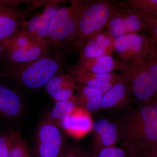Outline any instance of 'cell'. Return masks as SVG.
Masks as SVG:
<instances>
[{
	"label": "cell",
	"mask_w": 157,
	"mask_h": 157,
	"mask_svg": "<svg viewBox=\"0 0 157 157\" xmlns=\"http://www.w3.org/2000/svg\"><path fill=\"white\" fill-rule=\"evenodd\" d=\"M149 104H151L152 106H153V107L154 108L156 112L157 113V98H156L153 101H152L151 102L149 103Z\"/></svg>",
	"instance_id": "obj_32"
},
{
	"label": "cell",
	"mask_w": 157,
	"mask_h": 157,
	"mask_svg": "<svg viewBox=\"0 0 157 157\" xmlns=\"http://www.w3.org/2000/svg\"><path fill=\"white\" fill-rule=\"evenodd\" d=\"M59 1H49L46 2L44 5L40 25L36 33L37 37L44 41L47 38L52 21L59 6Z\"/></svg>",
	"instance_id": "obj_19"
},
{
	"label": "cell",
	"mask_w": 157,
	"mask_h": 157,
	"mask_svg": "<svg viewBox=\"0 0 157 157\" xmlns=\"http://www.w3.org/2000/svg\"><path fill=\"white\" fill-rule=\"evenodd\" d=\"M46 93L55 102L72 98L77 87L75 78L70 73H61L54 76L45 86Z\"/></svg>",
	"instance_id": "obj_15"
},
{
	"label": "cell",
	"mask_w": 157,
	"mask_h": 157,
	"mask_svg": "<svg viewBox=\"0 0 157 157\" xmlns=\"http://www.w3.org/2000/svg\"><path fill=\"white\" fill-rule=\"evenodd\" d=\"M76 92L75 96L79 107L90 113L100 110L104 93L83 85H77Z\"/></svg>",
	"instance_id": "obj_17"
},
{
	"label": "cell",
	"mask_w": 157,
	"mask_h": 157,
	"mask_svg": "<svg viewBox=\"0 0 157 157\" xmlns=\"http://www.w3.org/2000/svg\"><path fill=\"white\" fill-rule=\"evenodd\" d=\"M23 104L14 90L0 83V118L6 121L17 119L22 114Z\"/></svg>",
	"instance_id": "obj_14"
},
{
	"label": "cell",
	"mask_w": 157,
	"mask_h": 157,
	"mask_svg": "<svg viewBox=\"0 0 157 157\" xmlns=\"http://www.w3.org/2000/svg\"><path fill=\"white\" fill-rule=\"evenodd\" d=\"M151 45L150 37L140 33L124 35L114 40V51L119 60L124 63L146 56L150 52Z\"/></svg>",
	"instance_id": "obj_9"
},
{
	"label": "cell",
	"mask_w": 157,
	"mask_h": 157,
	"mask_svg": "<svg viewBox=\"0 0 157 157\" xmlns=\"http://www.w3.org/2000/svg\"><path fill=\"white\" fill-rule=\"evenodd\" d=\"M146 24L147 30L150 34L152 43L157 53V17L138 15Z\"/></svg>",
	"instance_id": "obj_27"
},
{
	"label": "cell",
	"mask_w": 157,
	"mask_h": 157,
	"mask_svg": "<svg viewBox=\"0 0 157 157\" xmlns=\"http://www.w3.org/2000/svg\"><path fill=\"white\" fill-rule=\"evenodd\" d=\"M126 64L114 59L112 56L105 55L78 61L74 67L70 70L78 72L109 73L113 72L114 70L122 71Z\"/></svg>",
	"instance_id": "obj_13"
},
{
	"label": "cell",
	"mask_w": 157,
	"mask_h": 157,
	"mask_svg": "<svg viewBox=\"0 0 157 157\" xmlns=\"http://www.w3.org/2000/svg\"><path fill=\"white\" fill-rule=\"evenodd\" d=\"M139 155L141 157H157V147L146 151Z\"/></svg>",
	"instance_id": "obj_30"
},
{
	"label": "cell",
	"mask_w": 157,
	"mask_h": 157,
	"mask_svg": "<svg viewBox=\"0 0 157 157\" xmlns=\"http://www.w3.org/2000/svg\"><path fill=\"white\" fill-rule=\"evenodd\" d=\"M78 106L76 97L74 95L67 100L55 102L54 105L45 117L61 130L63 117Z\"/></svg>",
	"instance_id": "obj_18"
},
{
	"label": "cell",
	"mask_w": 157,
	"mask_h": 157,
	"mask_svg": "<svg viewBox=\"0 0 157 157\" xmlns=\"http://www.w3.org/2000/svg\"><path fill=\"white\" fill-rule=\"evenodd\" d=\"M6 51V67L23 64L42 56L48 47L44 40L30 35L22 29L15 36L4 42Z\"/></svg>",
	"instance_id": "obj_6"
},
{
	"label": "cell",
	"mask_w": 157,
	"mask_h": 157,
	"mask_svg": "<svg viewBox=\"0 0 157 157\" xmlns=\"http://www.w3.org/2000/svg\"><path fill=\"white\" fill-rule=\"evenodd\" d=\"M125 3L137 15L157 17V0H128Z\"/></svg>",
	"instance_id": "obj_21"
},
{
	"label": "cell",
	"mask_w": 157,
	"mask_h": 157,
	"mask_svg": "<svg viewBox=\"0 0 157 157\" xmlns=\"http://www.w3.org/2000/svg\"><path fill=\"white\" fill-rule=\"evenodd\" d=\"M9 157H33L27 144L19 133L13 140Z\"/></svg>",
	"instance_id": "obj_24"
},
{
	"label": "cell",
	"mask_w": 157,
	"mask_h": 157,
	"mask_svg": "<svg viewBox=\"0 0 157 157\" xmlns=\"http://www.w3.org/2000/svg\"><path fill=\"white\" fill-rule=\"evenodd\" d=\"M129 84L121 79L104 93L101 109H120L126 107L131 100Z\"/></svg>",
	"instance_id": "obj_16"
},
{
	"label": "cell",
	"mask_w": 157,
	"mask_h": 157,
	"mask_svg": "<svg viewBox=\"0 0 157 157\" xmlns=\"http://www.w3.org/2000/svg\"><path fill=\"white\" fill-rule=\"evenodd\" d=\"M84 152L79 145L72 144L66 146L59 157H81Z\"/></svg>",
	"instance_id": "obj_29"
},
{
	"label": "cell",
	"mask_w": 157,
	"mask_h": 157,
	"mask_svg": "<svg viewBox=\"0 0 157 157\" xmlns=\"http://www.w3.org/2000/svg\"><path fill=\"white\" fill-rule=\"evenodd\" d=\"M21 1L0 0V43L17 34L26 20L25 11L21 9Z\"/></svg>",
	"instance_id": "obj_8"
},
{
	"label": "cell",
	"mask_w": 157,
	"mask_h": 157,
	"mask_svg": "<svg viewBox=\"0 0 157 157\" xmlns=\"http://www.w3.org/2000/svg\"><path fill=\"white\" fill-rule=\"evenodd\" d=\"M114 39L107 31H103L90 40L80 48L78 61L103 56H112L114 52Z\"/></svg>",
	"instance_id": "obj_12"
},
{
	"label": "cell",
	"mask_w": 157,
	"mask_h": 157,
	"mask_svg": "<svg viewBox=\"0 0 157 157\" xmlns=\"http://www.w3.org/2000/svg\"><path fill=\"white\" fill-rule=\"evenodd\" d=\"M119 122L118 142L129 152L139 155L157 147V113L151 104L129 110Z\"/></svg>",
	"instance_id": "obj_1"
},
{
	"label": "cell",
	"mask_w": 157,
	"mask_h": 157,
	"mask_svg": "<svg viewBox=\"0 0 157 157\" xmlns=\"http://www.w3.org/2000/svg\"><path fill=\"white\" fill-rule=\"evenodd\" d=\"M68 73L73 75L77 85H83L89 87L100 90L102 92L106 93L114 85L100 81L95 78L86 76L82 72H75L69 70Z\"/></svg>",
	"instance_id": "obj_23"
},
{
	"label": "cell",
	"mask_w": 157,
	"mask_h": 157,
	"mask_svg": "<svg viewBox=\"0 0 157 157\" xmlns=\"http://www.w3.org/2000/svg\"><path fill=\"white\" fill-rule=\"evenodd\" d=\"M87 1L72 0L68 6H59L45 39L48 48L61 50L68 48L76 37L79 18Z\"/></svg>",
	"instance_id": "obj_4"
},
{
	"label": "cell",
	"mask_w": 157,
	"mask_h": 157,
	"mask_svg": "<svg viewBox=\"0 0 157 157\" xmlns=\"http://www.w3.org/2000/svg\"><path fill=\"white\" fill-rule=\"evenodd\" d=\"M128 152L123 147L116 146L102 149L94 157H128Z\"/></svg>",
	"instance_id": "obj_26"
},
{
	"label": "cell",
	"mask_w": 157,
	"mask_h": 157,
	"mask_svg": "<svg viewBox=\"0 0 157 157\" xmlns=\"http://www.w3.org/2000/svg\"><path fill=\"white\" fill-rule=\"evenodd\" d=\"M91 153L95 155L102 149L115 146L120 132L119 121L102 117L94 122Z\"/></svg>",
	"instance_id": "obj_10"
},
{
	"label": "cell",
	"mask_w": 157,
	"mask_h": 157,
	"mask_svg": "<svg viewBox=\"0 0 157 157\" xmlns=\"http://www.w3.org/2000/svg\"><path fill=\"white\" fill-rule=\"evenodd\" d=\"M106 29L108 33L114 39L127 35L126 25L122 9L118 7L109 19Z\"/></svg>",
	"instance_id": "obj_20"
},
{
	"label": "cell",
	"mask_w": 157,
	"mask_h": 157,
	"mask_svg": "<svg viewBox=\"0 0 157 157\" xmlns=\"http://www.w3.org/2000/svg\"><path fill=\"white\" fill-rule=\"evenodd\" d=\"M151 43L146 56L130 61L121 71L122 79L129 84L132 95L140 105L157 98V53Z\"/></svg>",
	"instance_id": "obj_3"
},
{
	"label": "cell",
	"mask_w": 157,
	"mask_h": 157,
	"mask_svg": "<svg viewBox=\"0 0 157 157\" xmlns=\"http://www.w3.org/2000/svg\"><path fill=\"white\" fill-rule=\"evenodd\" d=\"M94 123L91 113L78 106L63 117L61 128L66 135L77 140L92 131Z\"/></svg>",
	"instance_id": "obj_11"
},
{
	"label": "cell",
	"mask_w": 157,
	"mask_h": 157,
	"mask_svg": "<svg viewBox=\"0 0 157 157\" xmlns=\"http://www.w3.org/2000/svg\"><path fill=\"white\" fill-rule=\"evenodd\" d=\"M18 134L14 130L0 132V157H9L13 140Z\"/></svg>",
	"instance_id": "obj_25"
},
{
	"label": "cell",
	"mask_w": 157,
	"mask_h": 157,
	"mask_svg": "<svg viewBox=\"0 0 157 157\" xmlns=\"http://www.w3.org/2000/svg\"><path fill=\"white\" fill-rule=\"evenodd\" d=\"M122 11L126 25L127 35L139 33L147 30L146 24L134 11L128 8L122 9Z\"/></svg>",
	"instance_id": "obj_22"
},
{
	"label": "cell",
	"mask_w": 157,
	"mask_h": 157,
	"mask_svg": "<svg viewBox=\"0 0 157 157\" xmlns=\"http://www.w3.org/2000/svg\"><path fill=\"white\" fill-rule=\"evenodd\" d=\"M117 8L110 1H88L79 18L76 37L68 48L79 51L86 42L104 31Z\"/></svg>",
	"instance_id": "obj_5"
},
{
	"label": "cell",
	"mask_w": 157,
	"mask_h": 157,
	"mask_svg": "<svg viewBox=\"0 0 157 157\" xmlns=\"http://www.w3.org/2000/svg\"><path fill=\"white\" fill-rule=\"evenodd\" d=\"M128 157H141L138 155L135 154L131 153L129 152L128 155Z\"/></svg>",
	"instance_id": "obj_35"
},
{
	"label": "cell",
	"mask_w": 157,
	"mask_h": 157,
	"mask_svg": "<svg viewBox=\"0 0 157 157\" xmlns=\"http://www.w3.org/2000/svg\"><path fill=\"white\" fill-rule=\"evenodd\" d=\"M66 66L63 51L48 50L33 61L12 67H6L8 78L27 88L39 89L45 86L54 76L62 73Z\"/></svg>",
	"instance_id": "obj_2"
},
{
	"label": "cell",
	"mask_w": 157,
	"mask_h": 157,
	"mask_svg": "<svg viewBox=\"0 0 157 157\" xmlns=\"http://www.w3.org/2000/svg\"><path fill=\"white\" fill-rule=\"evenodd\" d=\"M81 157H94L91 153L85 151L84 153L82 155Z\"/></svg>",
	"instance_id": "obj_33"
},
{
	"label": "cell",
	"mask_w": 157,
	"mask_h": 157,
	"mask_svg": "<svg viewBox=\"0 0 157 157\" xmlns=\"http://www.w3.org/2000/svg\"><path fill=\"white\" fill-rule=\"evenodd\" d=\"M62 132L45 117L42 119L35 134V156L59 157L67 146Z\"/></svg>",
	"instance_id": "obj_7"
},
{
	"label": "cell",
	"mask_w": 157,
	"mask_h": 157,
	"mask_svg": "<svg viewBox=\"0 0 157 157\" xmlns=\"http://www.w3.org/2000/svg\"><path fill=\"white\" fill-rule=\"evenodd\" d=\"M6 48L5 43H0V59L5 58Z\"/></svg>",
	"instance_id": "obj_31"
},
{
	"label": "cell",
	"mask_w": 157,
	"mask_h": 157,
	"mask_svg": "<svg viewBox=\"0 0 157 157\" xmlns=\"http://www.w3.org/2000/svg\"><path fill=\"white\" fill-rule=\"evenodd\" d=\"M41 16L42 13L36 14L29 21H26L21 29L27 33L36 36V33L40 25Z\"/></svg>",
	"instance_id": "obj_28"
},
{
	"label": "cell",
	"mask_w": 157,
	"mask_h": 157,
	"mask_svg": "<svg viewBox=\"0 0 157 157\" xmlns=\"http://www.w3.org/2000/svg\"><path fill=\"white\" fill-rule=\"evenodd\" d=\"M3 77H7L8 78V75L6 73L2 72L0 71V78H3Z\"/></svg>",
	"instance_id": "obj_34"
}]
</instances>
